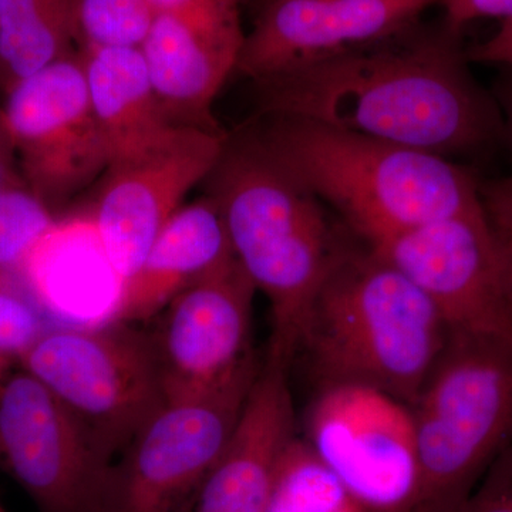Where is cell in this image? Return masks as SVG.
I'll return each mask as SVG.
<instances>
[{
	"mask_svg": "<svg viewBox=\"0 0 512 512\" xmlns=\"http://www.w3.org/2000/svg\"><path fill=\"white\" fill-rule=\"evenodd\" d=\"M437 0H262L237 72L252 82L412 28Z\"/></svg>",
	"mask_w": 512,
	"mask_h": 512,
	"instance_id": "14",
	"label": "cell"
},
{
	"mask_svg": "<svg viewBox=\"0 0 512 512\" xmlns=\"http://www.w3.org/2000/svg\"><path fill=\"white\" fill-rule=\"evenodd\" d=\"M157 13L187 20L195 28L228 39L244 40L242 0H148Z\"/></svg>",
	"mask_w": 512,
	"mask_h": 512,
	"instance_id": "25",
	"label": "cell"
},
{
	"mask_svg": "<svg viewBox=\"0 0 512 512\" xmlns=\"http://www.w3.org/2000/svg\"><path fill=\"white\" fill-rule=\"evenodd\" d=\"M366 247L399 269L430 299L448 330L512 342L500 252L485 208L431 222Z\"/></svg>",
	"mask_w": 512,
	"mask_h": 512,
	"instance_id": "11",
	"label": "cell"
},
{
	"mask_svg": "<svg viewBox=\"0 0 512 512\" xmlns=\"http://www.w3.org/2000/svg\"><path fill=\"white\" fill-rule=\"evenodd\" d=\"M47 328L22 282L0 271V355L18 359Z\"/></svg>",
	"mask_w": 512,
	"mask_h": 512,
	"instance_id": "24",
	"label": "cell"
},
{
	"mask_svg": "<svg viewBox=\"0 0 512 512\" xmlns=\"http://www.w3.org/2000/svg\"><path fill=\"white\" fill-rule=\"evenodd\" d=\"M5 97L23 181L57 214L109 167L80 53L49 64Z\"/></svg>",
	"mask_w": 512,
	"mask_h": 512,
	"instance_id": "10",
	"label": "cell"
},
{
	"mask_svg": "<svg viewBox=\"0 0 512 512\" xmlns=\"http://www.w3.org/2000/svg\"><path fill=\"white\" fill-rule=\"evenodd\" d=\"M480 194L490 217L512 220V177L485 185Z\"/></svg>",
	"mask_w": 512,
	"mask_h": 512,
	"instance_id": "31",
	"label": "cell"
},
{
	"mask_svg": "<svg viewBox=\"0 0 512 512\" xmlns=\"http://www.w3.org/2000/svg\"><path fill=\"white\" fill-rule=\"evenodd\" d=\"M225 143L224 134L175 127L157 146L107 167L90 215L124 285L188 191L210 177Z\"/></svg>",
	"mask_w": 512,
	"mask_h": 512,
	"instance_id": "12",
	"label": "cell"
},
{
	"mask_svg": "<svg viewBox=\"0 0 512 512\" xmlns=\"http://www.w3.org/2000/svg\"><path fill=\"white\" fill-rule=\"evenodd\" d=\"M13 360L10 357L5 355H0V384L3 383V380L6 379V376L10 373V365H12Z\"/></svg>",
	"mask_w": 512,
	"mask_h": 512,
	"instance_id": "33",
	"label": "cell"
},
{
	"mask_svg": "<svg viewBox=\"0 0 512 512\" xmlns=\"http://www.w3.org/2000/svg\"><path fill=\"white\" fill-rule=\"evenodd\" d=\"M488 220H490L495 238H497L504 299L512 320V220L490 217V215H488Z\"/></svg>",
	"mask_w": 512,
	"mask_h": 512,
	"instance_id": "29",
	"label": "cell"
},
{
	"mask_svg": "<svg viewBox=\"0 0 512 512\" xmlns=\"http://www.w3.org/2000/svg\"><path fill=\"white\" fill-rule=\"evenodd\" d=\"M466 57L470 62L503 64L512 69V19L501 22L500 29L490 39L471 47Z\"/></svg>",
	"mask_w": 512,
	"mask_h": 512,
	"instance_id": "28",
	"label": "cell"
},
{
	"mask_svg": "<svg viewBox=\"0 0 512 512\" xmlns=\"http://www.w3.org/2000/svg\"><path fill=\"white\" fill-rule=\"evenodd\" d=\"M289 369L284 357L268 352L191 512H265L282 458L296 439Z\"/></svg>",
	"mask_w": 512,
	"mask_h": 512,
	"instance_id": "15",
	"label": "cell"
},
{
	"mask_svg": "<svg viewBox=\"0 0 512 512\" xmlns=\"http://www.w3.org/2000/svg\"><path fill=\"white\" fill-rule=\"evenodd\" d=\"M0 512H5V511L2 510V507H0Z\"/></svg>",
	"mask_w": 512,
	"mask_h": 512,
	"instance_id": "35",
	"label": "cell"
},
{
	"mask_svg": "<svg viewBox=\"0 0 512 512\" xmlns=\"http://www.w3.org/2000/svg\"><path fill=\"white\" fill-rule=\"evenodd\" d=\"M234 258L224 218L210 195L181 207L124 285L117 322L157 318L178 293Z\"/></svg>",
	"mask_w": 512,
	"mask_h": 512,
	"instance_id": "18",
	"label": "cell"
},
{
	"mask_svg": "<svg viewBox=\"0 0 512 512\" xmlns=\"http://www.w3.org/2000/svg\"><path fill=\"white\" fill-rule=\"evenodd\" d=\"M261 2H262V0H261Z\"/></svg>",
	"mask_w": 512,
	"mask_h": 512,
	"instance_id": "36",
	"label": "cell"
},
{
	"mask_svg": "<svg viewBox=\"0 0 512 512\" xmlns=\"http://www.w3.org/2000/svg\"><path fill=\"white\" fill-rule=\"evenodd\" d=\"M264 117L248 136L366 245L484 208L476 181L446 157L311 120Z\"/></svg>",
	"mask_w": 512,
	"mask_h": 512,
	"instance_id": "2",
	"label": "cell"
},
{
	"mask_svg": "<svg viewBox=\"0 0 512 512\" xmlns=\"http://www.w3.org/2000/svg\"><path fill=\"white\" fill-rule=\"evenodd\" d=\"M156 16L148 0H76L74 39L79 50L141 49Z\"/></svg>",
	"mask_w": 512,
	"mask_h": 512,
	"instance_id": "22",
	"label": "cell"
},
{
	"mask_svg": "<svg viewBox=\"0 0 512 512\" xmlns=\"http://www.w3.org/2000/svg\"><path fill=\"white\" fill-rule=\"evenodd\" d=\"M76 0H0V92L76 53Z\"/></svg>",
	"mask_w": 512,
	"mask_h": 512,
	"instance_id": "20",
	"label": "cell"
},
{
	"mask_svg": "<svg viewBox=\"0 0 512 512\" xmlns=\"http://www.w3.org/2000/svg\"><path fill=\"white\" fill-rule=\"evenodd\" d=\"M419 507L454 511L512 443V342L450 330L412 407Z\"/></svg>",
	"mask_w": 512,
	"mask_h": 512,
	"instance_id": "5",
	"label": "cell"
},
{
	"mask_svg": "<svg viewBox=\"0 0 512 512\" xmlns=\"http://www.w3.org/2000/svg\"><path fill=\"white\" fill-rule=\"evenodd\" d=\"M87 89L110 165L140 156L163 141L174 124L165 116L140 49H86Z\"/></svg>",
	"mask_w": 512,
	"mask_h": 512,
	"instance_id": "19",
	"label": "cell"
},
{
	"mask_svg": "<svg viewBox=\"0 0 512 512\" xmlns=\"http://www.w3.org/2000/svg\"><path fill=\"white\" fill-rule=\"evenodd\" d=\"M305 427V443L365 512L419 508V447L406 403L372 387L326 386Z\"/></svg>",
	"mask_w": 512,
	"mask_h": 512,
	"instance_id": "8",
	"label": "cell"
},
{
	"mask_svg": "<svg viewBox=\"0 0 512 512\" xmlns=\"http://www.w3.org/2000/svg\"><path fill=\"white\" fill-rule=\"evenodd\" d=\"M28 185L0 190V271L18 278L32 249L59 218Z\"/></svg>",
	"mask_w": 512,
	"mask_h": 512,
	"instance_id": "23",
	"label": "cell"
},
{
	"mask_svg": "<svg viewBox=\"0 0 512 512\" xmlns=\"http://www.w3.org/2000/svg\"><path fill=\"white\" fill-rule=\"evenodd\" d=\"M242 43L157 13L140 50L158 103L171 124L222 134L212 116V103L237 69Z\"/></svg>",
	"mask_w": 512,
	"mask_h": 512,
	"instance_id": "17",
	"label": "cell"
},
{
	"mask_svg": "<svg viewBox=\"0 0 512 512\" xmlns=\"http://www.w3.org/2000/svg\"><path fill=\"white\" fill-rule=\"evenodd\" d=\"M255 285L234 258L188 286L157 316L151 333L164 399L205 392L249 356Z\"/></svg>",
	"mask_w": 512,
	"mask_h": 512,
	"instance_id": "13",
	"label": "cell"
},
{
	"mask_svg": "<svg viewBox=\"0 0 512 512\" xmlns=\"http://www.w3.org/2000/svg\"><path fill=\"white\" fill-rule=\"evenodd\" d=\"M265 512H365L320 463L305 440L292 441Z\"/></svg>",
	"mask_w": 512,
	"mask_h": 512,
	"instance_id": "21",
	"label": "cell"
},
{
	"mask_svg": "<svg viewBox=\"0 0 512 512\" xmlns=\"http://www.w3.org/2000/svg\"><path fill=\"white\" fill-rule=\"evenodd\" d=\"M20 174L18 158H16L15 147L6 121L5 109L0 106V190L10 185L23 184Z\"/></svg>",
	"mask_w": 512,
	"mask_h": 512,
	"instance_id": "30",
	"label": "cell"
},
{
	"mask_svg": "<svg viewBox=\"0 0 512 512\" xmlns=\"http://www.w3.org/2000/svg\"><path fill=\"white\" fill-rule=\"evenodd\" d=\"M16 362L79 419L111 463L164 402L153 339L133 323L47 328Z\"/></svg>",
	"mask_w": 512,
	"mask_h": 512,
	"instance_id": "6",
	"label": "cell"
},
{
	"mask_svg": "<svg viewBox=\"0 0 512 512\" xmlns=\"http://www.w3.org/2000/svg\"><path fill=\"white\" fill-rule=\"evenodd\" d=\"M446 9L447 29L460 32L468 22L481 18L512 19V0H437Z\"/></svg>",
	"mask_w": 512,
	"mask_h": 512,
	"instance_id": "27",
	"label": "cell"
},
{
	"mask_svg": "<svg viewBox=\"0 0 512 512\" xmlns=\"http://www.w3.org/2000/svg\"><path fill=\"white\" fill-rule=\"evenodd\" d=\"M114 463L92 434L26 370L0 384V467L40 512H101Z\"/></svg>",
	"mask_w": 512,
	"mask_h": 512,
	"instance_id": "9",
	"label": "cell"
},
{
	"mask_svg": "<svg viewBox=\"0 0 512 512\" xmlns=\"http://www.w3.org/2000/svg\"><path fill=\"white\" fill-rule=\"evenodd\" d=\"M40 312L57 326L117 322L124 281L104 251L92 215L57 220L30 252L18 276Z\"/></svg>",
	"mask_w": 512,
	"mask_h": 512,
	"instance_id": "16",
	"label": "cell"
},
{
	"mask_svg": "<svg viewBox=\"0 0 512 512\" xmlns=\"http://www.w3.org/2000/svg\"><path fill=\"white\" fill-rule=\"evenodd\" d=\"M430 299L369 248H346L303 318L301 353L318 389L372 387L412 407L448 338Z\"/></svg>",
	"mask_w": 512,
	"mask_h": 512,
	"instance_id": "3",
	"label": "cell"
},
{
	"mask_svg": "<svg viewBox=\"0 0 512 512\" xmlns=\"http://www.w3.org/2000/svg\"><path fill=\"white\" fill-rule=\"evenodd\" d=\"M414 512H453V511L437 510V508H431V507H419Z\"/></svg>",
	"mask_w": 512,
	"mask_h": 512,
	"instance_id": "34",
	"label": "cell"
},
{
	"mask_svg": "<svg viewBox=\"0 0 512 512\" xmlns=\"http://www.w3.org/2000/svg\"><path fill=\"white\" fill-rule=\"evenodd\" d=\"M503 106L505 111V124H504V134L505 136L510 137V141L512 144V76L510 80H507V83L504 84L503 87Z\"/></svg>",
	"mask_w": 512,
	"mask_h": 512,
	"instance_id": "32",
	"label": "cell"
},
{
	"mask_svg": "<svg viewBox=\"0 0 512 512\" xmlns=\"http://www.w3.org/2000/svg\"><path fill=\"white\" fill-rule=\"evenodd\" d=\"M261 365L254 353L217 386L164 399L111 467L101 512H191Z\"/></svg>",
	"mask_w": 512,
	"mask_h": 512,
	"instance_id": "7",
	"label": "cell"
},
{
	"mask_svg": "<svg viewBox=\"0 0 512 512\" xmlns=\"http://www.w3.org/2000/svg\"><path fill=\"white\" fill-rule=\"evenodd\" d=\"M232 251L271 305L269 352L295 359L299 330L316 292L346 245L320 200L251 137L225 143L207 178Z\"/></svg>",
	"mask_w": 512,
	"mask_h": 512,
	"instance_id": "4",
	"label": "cell"
},
{
	"mask_svg": "<svg viewBox=\"0 0 512 512\" xmlns=\"http://www.w3.org/2000/svg\"><path fill=\"white\" fill-rule=\"evenodd\" d=\"M454 512H512V443L495 457L466 501Z\"/></svg>",
	"mask_w": 512,
	"mask_h": 512,
	"instance_id": "26",
	"label": "cell"
},
{
	"mask_svg": "<svg viewBox=\"0 0 512 512\" xmlns=\"http://www.w3.org/2000/svg\"><path fill=\"white\" fill-rule=\"evenodd\" d=\"M412 28L343 55L256 80L262 116L296 117L446 157L504 136L456 33Z\"/></svg>",
	"mask_w": 512,
	"mask_h": 512,
	"instance_id": "1",
	"label": "cell"
}]
</instances>
